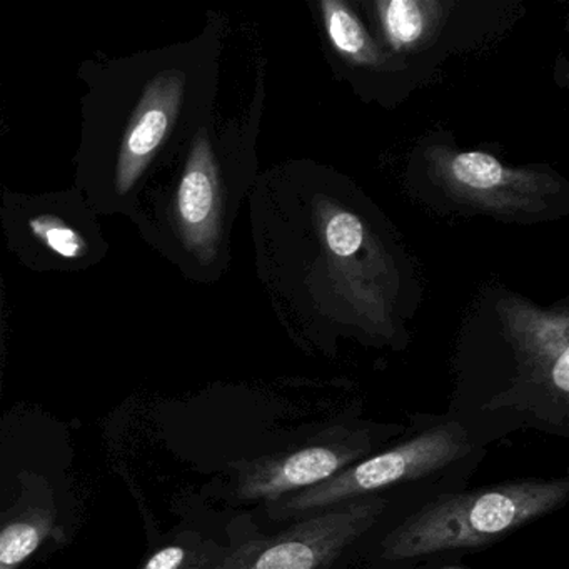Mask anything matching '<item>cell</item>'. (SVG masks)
Instances as JSON below:
<instances>
[{
	"instance_id": "cell-1",
	"label": "cell",
	"mask_w": 569,
	"mask_h": 569,
	"mask_svg": "<svg viewBox=\"0 0 569 569\" xmlns=\"http://www.w3.org/2000/svg\"><path fill=\"white\" fill-rule=\"evenodd\" d=\"M219 48L214 19L191 41L79 66L84 94L72 186L99 218L131 219L146 186L214 112Z\"/></svg>"
},
{
	"instance_id": "cell-2",
	"label": "cell",
	"mask_w": 569,
	"mask_h": 569,
	"mask_svg": "<svg viewBox=\"0 0 569 569\" xmlns=\"http://www.w3.org/2000/svg\"><path fill=\"white\" fill-rule=\"evenodd\" d=\"M248 129L219 126L209 114L146 186L129 219L188 281L216 282L228 268L229 234L249 182Z\"/></svg>"
},
{
	"instance_id": "cell-3",
	"label": "cell",
	"mask_w": 569,
	"mask_h": 569,
	"mask_svg": "<svg viewBox=\"0 0 569 569\" xmlns=\"http://www.w3.org/2000/svg\"><path fill=\"white\" fill-rule=\"evenodd\" d=\"M568 479L518 481L442 495L396 526L381 546L385 559L416 558L448 549L478 548L565 505Z\"/></svg>"
},
{
	"instance_id": "cell-4",
	"label": "cell",
	"mask_w": 569,
	"mask_h": 569,
	"mask_svg": "<svg viewBox=\"0 0 569 569\" xmlns=\"http://www.w3.org/2000/svg\"><path fill=\"white\" fill-rule=\"evenodd\" d=\"M0 232L9 254L38 274L89 271L111 248L98 212L74 186L39 194L2 189Z\"/></svg>"
},
{
	"instance_id": "cell-5",
	"label": "cell",
	"mask_w": 569,
	"mask_h": 569,
	"mask_svg": "<svg viewBox=\"0 0 569 569\" xmlns=\"http://www.w3.org/2000/svg\"><path fill=\"white\" fill-rule=\"evenodd\" d=\"M471 451L468 432L459 422L436 426L408 442L366 461L356 462L321 485L284 499L279 515H301L362 498L399 482L426 478Z\"/></svg>"
},
{
	"instance_id": "cell-6",
	"label": "cell",
	"mask_w": 569,
	"mask_h": 569,
	"mask_svg": "<svg viewBox=\"0 0 569 569\" xmlns=\"http://www.w3.org/2000/svg\"><path fill=\"white\" fill-rule=\"evenodd\" d=\"M429 171L442 196L456 204L501 218H541L562 191L555 178L515 171L485 152H429Z\"/></svg>"
},
{
	"instance_id": "cell-7",
	"label": "cell",
	"mask_w": 569,
	"mask_h": 569,
	"mask_svg": "<svg viewBox=\"0 0 569 569\" xmlns=\"http://www.w3.org/2000/svg\"><path fill=\"white\" fill-rule=\"evenodd\" d=\"M378 496L351 499L309 516L289 531L242 546L218 569H325L385 511Z\"/></svg>"
},
{
	"instance_id": "cell-8",
	"label": "cell",
	"mask_w": 569,
	"mask_h": 569,
	"mask_svg": "<svg viewBox=\"0 0 569 569\" xmlns=\"http://www.w3.org/2000/svg\"><path fill=\"white\" fill-rule=\"evenodd\" d=\"M361 446L316 445L288 455L256 459L242 468L238 498L278 501L291 491H305L328 481L365 452Z\"/></svg>"
},
{
	"instance_id": "cell-9",
	"label": "cell",
	"mask_w": 569,
	"mask_h": 569,
	"mask_svg": "<svg viewBox=\"0 0 569 569\" xmlns=\"http://www.w3.org/2000/svg\"><path fill=\"white\" fill-rule=\"evenodd\" d=\"M379 24L388 44L399 54L421 48L435 31L439 4L416 2V0H392L378 2Z\"/></svg>"
},
{
	"instance_id": "cell-10",
	"label": "cell",
	"mask_w": 569,
	"mask_h": 569,
	"mask_svg": "<svg viewBox=\"0 0 569 569\" xmlns=\"http://www.w3.org/2000/svg\"><path fill=\"white\" fill-rule=\"evenodd\" d=\"M332 48L358 66L381 64V51L358 18L341 2L321 4Z\"/></svg>"
},
{
	"instance_id": "cell-11",
	"label": "cell",
	"mask_w": 569,
	"mask_h": 569,
	"mask_svg": "<svg viewBox=\"0 0 569 569\" xmlns=\"http://www.w3.org/2000/svg\"><path fill=\"white\" fill-rule=\"evenodd\" d=\"M52 522L48 516L18 519L0 529V569H18L42 545Z\"/></svg>"
},
{
	"instance_id": "cell-12",
	"label": "cell",
	"mask_w": 569,
	"mask_h": 569,
	"mask_svg": "<svg viewBox=\"0 0 569 569\" xmlns=\"http://www.w3.org/2000/svg\"><path fill=\"white\" fill-rule=\"evenodd\" d=\"M186 551L179 546H169L156 552L144 569H179L184 561Z\"/></svg>"
},
{
	"instance_id": "cell-13",
	"label": "cell",
	"mask_w": 569,
	"mask_h": 569,
	"mask_svg": "<svg viewBox=\"0 0 569 569\" xmlns=\"http://www.w3.org/2000/svg\"><path fill=\"white\" fill-rule=\"evenodd\" d=\"M6 282L2 269H0V338L4 335V322H6Z\"/></svg>"
}]
</instances>
